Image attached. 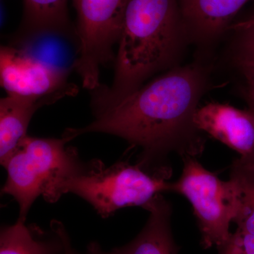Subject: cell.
Returning a JSON list of instances; mask_svg holds the SVG:
<instances>
[{
  "label": "cell",
  "instance_id": "obj_1",
  "mask_svg": "<svg viewBox=\"0 0 254 254\" xmlns=\"http://www.w3.org/2000/svg\"><path fill=\"white\" fill-rule=\"evenodd\" d=\"M208 79L207 67L198 64L173 68L63 136L69 141L88 133L120 137L141 150L137 165L169 181L170 155L197 158L204 151V133L195 127L194 115Z\"/></svg>",
  "mask_w": 254,
  "mask_h": 254
},
{
  "label": "cell",
  "instance_id": "obj_2",
  "mask_svg": "<svg viewBox=\"0 0 254 254\" xmlns=\"http://www.w3.org/2000/svg\"><path fill=\"white\" fill-rule=\"evenodd\" d=\"M190 41L178 0H128L118 42L113 84L95 91L93 115L169 67Z\"/></svg>",
  "mask_w": 254,
  "mask_h": 254
},
{
  "label": "cell",
  "instance_id": "obj_3",
  "mask_svg": "<svg viewBox=\"0 0 254 254\" xmlns=\"http://www.w3.org/2000/svg\"><path fill=\"white\" fill-rule=\"evenodd\" d=\"M170 185L168 180L145 171L137 164L120 161L105 168L100 160H94L85 170L52 185L43 197L53 203L65 193H73L107 218L126 207L144 208L155 195L169 192Z\"/></svg>",
  "mask_w": 254,
  "mask_h": 254
},
{
  "label": "cell",
  "instance_id": "obj_4",
  "mask_svg": "<svg viewBox=\"0 0 254 254\" xmlns=\"http://www.w3.org/2000/svg\"><path fill=\"white\" fill-rule=\"evenodd\" d=\"M66 138L26 136L3 167L7 177L1 192L11 195L19 208L18 220L26 222L38 197L57 182L85 170L77 150Z\"/></svg>",
  "mask_w": 254,
  "mask_h": 254
},
{
  "label": "cell",
  "instance_id": "obj_5",
  "mask_svg": "<svg viewBox=\"0 0 254 254\" xmlns=\"http://www.w3.org/2000/svg\"><path fill=\"white\" fill-rule=\"evenodd\" d=\"M181 176L170 182L169 192L186 197L193 208L203 250L218 247L232 232L240 209V195L236 184L229 179L223 181L193 157L182 158Z\"/></svg>",
  "mask_w": 254,
  "mask_h": 254
},
{
  "label": "cell",
  "instance_id": "obj_6",
  "mask_svg": "<svg viewBox=\"0 0 254 254\" xmlns=\"http://www.w3.org/2000/svg\"><path fill=\"white\" fill-rule=\"evenodd\" d=\"M128 0H73L78 42L73 68L89 91L100 88V68L115 58Z\"/></svg>",
  "mask_w": 254,
  "mask_h": 254
},
{
  "label": "cell",
  "instance_id": "obj_7",
  "mask_svg": "<svg viewBox=\"0 0 254 254\" xmlns=\"http://www.w3.org/2000/svg\"><path fill=\"white\" fill-rule=\"evenodd\" d=\"M67 68L48 63L14 46L0 50V83L6 95L46 100L53 103L77 94L68 81Z\"/></svg>",
  "mask_w": 254,
  "mask_h": 254
},
{
  "label": "cell",
  "instance_id": "obj_8",
  "mask_svg": "<svg viewBox=\"0 0 254 254\" xmlns=\"http://www.w3.org/2000/svg\"><path fill=\"white\" fill-rule=\"evenodd\" d=\"M194 123L207 133L247 158L254 150V113L232 105L212 102L198 108Z\"/></svg>",
  "mask_w": 254,
  "mask_h": 254
},
{
  "label": "cell",
  "instance_id": "obj_9",
  "mask_svg": "<svg viewBox=\"0 0 254 254\" xmlns=\"http://www.w3.org/2000/svg\"><path fill=\"white\" fill-rule=\"evenodd\" d=\"M250 0H178L190 41L207 45L218 39Z\"/></svg>",
  "mask_w": 254,
  "mask_h": 254
},
{
  "label": "cell",
  "instance_id": "obj_10",
  "mask_svg": "<svg viewBox=\"0 0 254 254\" xmlns=\"http://www.w3.org/2000/svg\"><path fill=\"white\" fill-rule=\"evenodd\" d=\"M143 209L148 220L141 231L131 242L114 249L113 254H179L180 247L174 239L171 227L173 206L159 193Z\"/></svg>",
  "mask_w": 254,
  "mask_h": 254
},
{
  "label": "cell",
  "instance_id": "obj_11",
  "mask_svg": "<svg viewBox=\"0 0 254 254\" xmlns=\"http://www.w3.org/2000/svg\"><path fill=\"white\" fill-rule=\"evenodd\" d=\"M23 20L17 43H31L44 37L77 38L68 16V0H23Z\"/></svg>",
  "mask_w": 254,
  "mask_h": 254
},
{
  "label": "cell",
  "instance_id": "obj_12",
  "mask_svg": "<svg viewBox=\"0 0 254 254\" xmlns=\"http://www.w3.org/2000/svg\"><path fill=\"white\" fill-rule=\"evenodd\" d=\"M46 100L6 95L0 100V163L4 165L26 138L33 115L42 107L51 105Z\"/></svg>",
  "mask_w": 254,
  "mask_h": 254
},
{
  "label": "cell",
  "instance_id": "obj_13",
  "mask_svg": "<svg viewBox=\"0 0 254 254\" xmlns=\"http://www.w3.org/2000/svg\"><path fill=\"white\" fill-rule=\"evenodd\" d=\"M53 235L38 227L17 220L2 227L0 232V254H64L63 240L54 230Z\"/></svg>",
  "mask_w": 254,
  "mask_h": 254
},
{
  "label": "cell",
  "instance_id": "obj_14",
  "mask_svg": "<svg viewBox=\"0 0 254 254\" xmlns=\"http://www.w3.org/2000/svg\"><path fill=\"white\" fill-rule=\"evenodd\" d=\"M230 179L236 184L240 209L234 223L241 231L254 235V165L240 157L230 167Z\"/></svg>",
  "mask_w": 254,
  "mask_h": 254
},
{
  "label": "cell",
  "instance_id": "obj_15",
  "mask_svg": "<svg viewBox=\"0 0 254 254\" xmlns=\"http://www.w3.org/2000/svg\"><path fill=\"white\" fill-rule=\"evenodd\" d=\"M236 33L235 60H254V17L232 23L229 30Z\"/></svg>",
  "mask_w": 254,
  "mask_h": 254
},
{
  "label": "cell",
  "instance_id": "obj_16",
  "mask_svg": "<svg viewBox=\"0 0 254 254\" xmlns=\"http://www.w3.org/2000/svg\"><path fill=\"white\" fill-rule=\"evenodd\" d=\"M216 248L218 254H254V235L237 229Z\"/></svg>",
  "mask_w": 254,
  "mask_h": 254
},
{
  "label": "cell",
  "instance_id": "obj_17",
  "mask_svg": "<svg viewBox=\"0 0 254 254\" xmlns=\"http://www.w3.org/2000/svg\"><path fill=\"white\" fill-rule=\"evenodd\" d=\"M51 229L56 232L63 240L64 248V254H113L112 252H105L101 248L99 244L95 242H91L88 245L85 253H78L71 246V240H70L67 232L61 222L53 220L51 223Z\"/></svg>",
  "mask_w": 254,
  "mask_h": 254
},
{
  "label": "cell",
  "instance_id": "obj_18",
  "mask_svg": "<svg viewBox=\"0 0 254 254\" xmlns=\"http://www.w3.org/2000/svg\"><path fill=\"white\" fill-rule=\"evenodd\" d=\"M235 62L247 84V103L248 105H254V60H235Z\"/></svg>",
  "mask_w": 254,
  "mask_h": 254
},
{
  "label": "cell",
  "instance_id": "obj_19",
  "mask_svg": "<svg viewBox=\"0 0 254 254\" xmlns=\"http://www.w3.org/2000/svg\"><path fill=\"white\" fill-rule=\"evenodd\" d=\"M249 108L252 110V111H253L254 113V106H253V105H250V106H249ZM245 158L247 159V160H248L249 161H250L251 163H253L254 165V150L253 153H252V154L250 155V156Z\"/></svg>",
  "mask_w": 254,
  "mask_h": 254
},
{
  "label": "cell",
  "instance_id": "obj_20",
  "mask_svg": "<svg viewBox=\"0 0 254 254\" xmlns=\"http://www.w3.org/2000/svg\"><path fill=\"white\" fill-rule=\"evenodd\" d=\"M252 16H254V15H252Z\"/></svg>",
  "mask_w": 254,
  "mask_h": 254
}]
</instances>
